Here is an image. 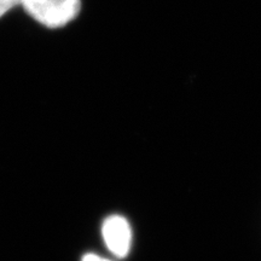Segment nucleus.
I'll list each match as a JSON object with an SVG mask.
<instances>
[{
  "mask_svg": "<svg viewBox=\"0 0 261 261\" xmlns=\"http://www.w3.org/2000/svg\"><path fill=\"white\" fill-rule=\"evenodd\" d=\"M21 2L22 0H0V17L14 6L21 4Z\"/></svg>",
  "mask_w": 261,
  "mask_h": 261,
  "instance_id": "7ed1b4c3",
  "label": "nucleus"
},
{
  "mask_svg": "<svg viewBox=\"0 0 261 261\" xmlns=\"http://www.w3.org/2000/svg\"><path fill=\"white\" fill-rule=\"evenodd\" d=\"M28 15L48 28L63 27L79 15L80 0H22Z\"/></svg>",
  "mask_w": 261,
  "mask_h": 261,
  "instance_id": "f257e3e1",
  "label": "nucleus"
},
{
  "mask_svg": "<svg viewBox=\"0 0 261 261\" xmlns=\"http://www.w3.org/2000/svg\"><path fill=\"white\" fill-rule=\"evenodd\" d=\"M104 242L108 249L117 257H125L132 243V231L123 217L112 215L104 221L102 227Z\"/></svg>",
  "mask_w": 261,
  "mask_h": 261,
  "instance_id": "f03ea898",
  "label": "nucleus"
},
{
  "mask_svg": "<svg viewBox=\"0 0 261 261\" xmlns=\"http://www.w3.org/2000/svg\"><path fill=\"white\" fill-rule=\"evenodd\" d=\"M83 261H109V260L103 259V257L98 255H94V254H86V255L83 257Z\"/></svg>",
  "mask_w": 261,
  "mask_h": 261,
  "instance_id": "20e7f679",
  "label": "nucleus"
}]
</instances>
